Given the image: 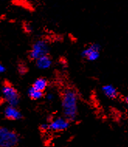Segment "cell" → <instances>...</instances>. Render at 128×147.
Listing matches in <instances>:
<instances>
[{
	"label": "cell",
	"instance_id": "7a4b0ae2",
	"mask_svg": "<svg viewBox=\"0 0 128 147\" xmlns=\"http://www.w3.org/2000/svg\"><path fill=\"white\" fill-rule=\"evenodd\" d=\"M20 142V136L14 130L0 126V147H16Z\"/></svg>",
	"mask_w": 128,
	"mask_h": 147
},
{
	"label": "cell",
	"instance_id": "8992f818",
	"mask_svg": "<svg viewBox=\"0 0 128 147\" xmlns=\"http://www.w3.org/2000/svg\"><path fill=\"white\" fill-rule=\"evenodd\" d=\"M70 123L68 119L64 117H58L54 118L50 122H47L48 124V131L52 132H63L64 130L68 129L70 126Z\"/></svg>",
	"mask_w": 128,
	"mask_h": 147
},
{
	"label": "cell",
	"instance_id": "3957f363",
	"mask_svg": "<svg viewBox=\"0 0 128 147\" xmlns=\"http://www.w3.org/2000/svg\"><path fill=\"white\" fill-rule=\"evenodd\" d=\"M3 99L9 105L17 106L20 102V95L17 89L9 82L5 81L1 88Z\"/></svg>",
	"mask_w": 128,
	"mask_h": 147
},
{
	"label": "cell",
	"instance_id": "8fae6325",
	"mask_svg": "<svg viewBox=\"0 0 128 147\" xmlns=\"http://www.w3.org/2000/svg\"><path fill=\"white\" fill-rule=\"evenodd\" d=\"M27 94H28L29 98H30L31 100H34V101H36V100H40V99H41L44 96V93L43 91L37 90V89H35L32 86L28 89Z\"/></svg>",
	"mask_w": 128,
	"mask_h": 147
},
{
	"label": "cell",
	"instance_id": "52a82bcc",
	"mask_svg": "<svg viewBox=\"0 0 128 147\" xmlns=\"http://www.w3.org/2000/svg\"><path fill=\"white\" fill-rule=\"evenodd\" d=\"M3 114L5 119L10 121H18L23 118V114L17 109V106H12L9 105L4 109Z\"/></svg>",
	"mask_w": 128,
	"mask_h": 147
},
{
	"label": "cell",
	"instance_id": "4fadbf2b",
	"mask_svg": "<svg viewBox=\"0 0 128 147\" xmlns=\"http://www.w3.org/2000/svg\"><path fill=\"white\" fill-rule=\"evenodd\" d=\"M46 98L47 101H50V102H51V101H53V100H54V94H53V93H48V94L46 95Z\"/></svg>",
	"mask_w": 128,
	"mask_h": 147
},
{
	"label": "cell",
	"instance_id": "277c9868",
	"mask_svg": "<svg viewBox=\"0 0 128 147\" xmlns=\"http://www.w3.org/2000/svg\"><path fill=\"white\" fill-rule=\"evenodd\" d=\"M49 44L44 39H40L33 43L30 52H29V58L31 61H36L37 59L41 57L48 55L49 53Z\"/></svg>",
	"mask_w": 128,
	"mask_h": 147
},
{
	"label": "cell",
	"instance_id": "ba28073f",
	"mask_svg": "<svg viewBox=\"0 0 128 147\" xmlns=\"http://www.w3.org/2000/svg\"><path fill=\"white\" fill-rule=\"evenodd\" d=\"M102 92L106 98L109 99H115L118 97L117 88L115 86H113V84H105L102 87Z\"/></svg>",
	"mask_w": 128,
	"mask_h": 147
},
{
	"label": "cell",
	"instance_id": "9c48e42d",
	"mask_svg": "<svg viewBox=\"0 0 128 147\" xmlns=\"http://www.w3.org/2000/svg\"><path fill=\"white\" fill-rule=\"evenodd\" d=\"M36 67L40 70H47L52 65V59L49 55H45L35 61Z\"/></svg>",
	"mask_w": 128,
	"mask_h": 147
},
{
	"label": "cell",
	"instance_id": "5b68a950",
	"mask_svg": "<svg viewBox=\"0 0 128 147\" xmlns=\"http://www.w3.org/2000/svg\"><path fill=\"white\" fill-rule=\"evenodd\" d=\"M101 50H102V47L100 43H91L82 51L81 56L82 58L87 61L94 62L100 58Z\"/></svg>",
	"mask_w": 128,
	"mask_h": 147
},
{
	"label": "cell",
	"instance_id": "7c38bea8",
	"mask_svg": "<svg viewBox=\"0 0 128 147\" xmlns=\"http://www.w3.org/2000/svg\"><path fill=\"white\" fill-rule=\"evenodd\" d=\"M40 129H41V131H43V132L48 131V124H47V123H44V124H42L41 126H40Z\"/></svg>",
	"mask_w": 128,
	"mask_h": 147
},
{
	"label": "cell",
	"instance_id": "30bf717a",
	"mask_svg": "<svg viewBox=\"0 0 128 147\" xmlns=\"http://www.w3.org/2000/svg\"><path fill=\"white\" fill-rule=\"evenodd\" d=\"M48 86V81L45 78H38L33 82L32 87L37 90L44 92Z\"/></svg>",
	"mask_w": 128,
	"mask_h": 147
},
{
	"label": "cell",
	"instance_id": "2e32d148",
	"mask_svg": "<svg viewBox=\"0 0 128 147\" xmlns=\"http://www.w3.org/2000/svg\"><path fill=\"white\" fill-rule=\"evenodd\" d=\"M18 2H20V3H26L28 2L29 0H17Z\"/></svg>",
	"mask_w": 128,
	"mask_h": 147
},
{
	"label": "cell",
	"instance_id": "5bb4252c",
	"mask_svg": "<svg viewBox=\"0 0 128 147\" xmlns=\"http://www.w3.org/2000/svg\"><path fill=\"white\" fill-rule=\"evenodd\" d=\"M5 71V66L3 65V63H0V74L4 73Z\"/></svg>",
	"mask_w": 128,
	"mask_h": 147
},
{
	"label": "cell",
	"instance_id": "6da1fadb",
	"mask_svg": "<svg viewBox=\"0 0 128 147\" xmlns=\"http://www.w3.org/2000/svg\"><path fill=\"white\" fill-rule=\"evenodd\" d=\"M79 98L74 89L65 88L62 94V108L63 117L69 122H73L77 119L79 112Z\"/></svg>",
	"mask_w": 128,
	"mask_h": 147
},
{
	"label": "cell",
	"instance_id": "9a60e30c",
	"mask_svg": "<svg viewBox=\"0 0 128 147\" xmlns=\"http://www.w3.org/2000/svg\"><path fill=\"white\" fill-rule=\"evenodd\" d=\"M124 101H125L126 105H127V107H128V95H127V96L125 97V98H124Z\"/></svg>",
	"mask_w": 128,
	"mask_h": 147
}]
</instances>
